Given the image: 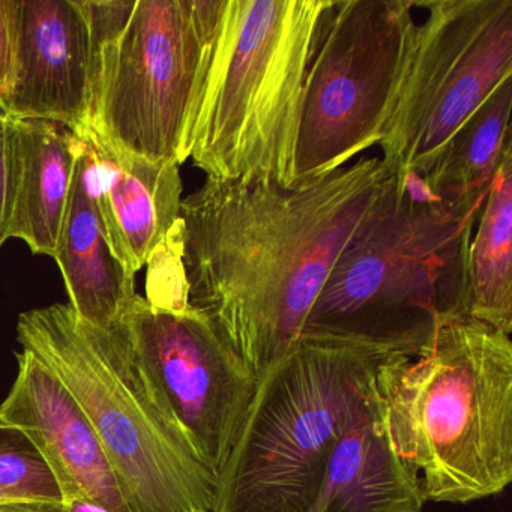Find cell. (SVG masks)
<instances>
[{
    "mask_svg": "<svg viewBox=\"0 0 512 512\" xmlns=\"http://www.w3.org/2000/svg\"><path fill=\"white\" fill-rule=\"evenodd\" d=\"M394 169L359 158L310 184H205L182 199L172 239L176 302L202 313L257 380L301 338L341 251Z\"/></svg>",
    "mask_w": 512,
    "mask_h": 512,
    "instance_id": "6da1fadb",
    "label": "cell"
},
{
    "mask_svg": "<svg viewBox=\"0 0 512 512\" xmlns=\"http://www.w3.org/2000/svg\"><path fill=\"white\" fill-rule=\"evenodd\" d=\"M485 200L443 202L421 175L394 169L370 220L329 272L299 340L409 358L427 352L443 326L467 319V248Z\"/></svg>",
    "mask_w": 512,
    "mask_h": 512,
    "instance_id": "7a4b0ae2",
    "label": "cell"
},
{
    "mask_svg": "<svg viewBox=\"0 0 512 512\" xmlns=\"http://www.w3.org/2000/svg\"><path fill=\"white\" fill-rule=\"evenodd\" d=\"M119 328L203 466L218 478L241 433L257 379L190 305L137 295Z\"/></svg>",
    "mask_w": 512,
    "mask_h": 512,
    "instance_id": "30bf717a",
    "label": "cell"
},
{
    "mask_svg": "<svg viewBox=\"0 0 512 512\" xmlns=\"http://www.w3.org/2000/svg\"><path fill=\"white\" fill-rule=\"evenodd\" d=\"M28 502L59 505L62 494L31 440L0 424V505Z\"/></svg>",
    "mask_w": 512,
    "mask_h": 512,
    "instance_id": "d6986e66",
    "label": "cell"
},
{
    "mask_svg": "<svg viewBox=\"0 0 512 512\" xmlns=\"http://www.w3.org/2000/svg\"><path fill=\"white\" fill-rule=\"evenodd\" d=\"M14 203V170L10 118L0 112V247L10 239Z\"/></svg>",
    "mask_w": 512,
    "mask_h": 512,
    "instance_id": "ffe728a7",
    "label": "cell"
},
{
    "mask_svg": "<svg viewBox=\"0 0 512 512\" xmlns=\"http://www.w3.org/2000/svg\"><path fill=\"white\" fill-rule=\"evenodd\" d=\"M512 79L499 86L451 137L433 166L421 175L437 199L448 203L485 200L503 152L512 146Z\"/></svg>",
    "mask_w": 512,
    "mask_h": 512,
    "instance_id": "ac0fdd59",
    "label": "cell"
},
{
    "mask_svg": "<svg viewBox=\"0 0 512 512\" xmlns=\"http://www.w3.org/2000/svg\"><path fill=\"white\" fill-rule=\"evenodd\" d=\"M385 356L299 340L257 380L212 512H310L338 439L376 397Z\"/></svg>",
    "mask_w": 512,
    "mask_h": 512,
    "instance_id": "52a82bcc",
    "label": "cell"
},
{
    "mask_svg": "<svg viewBox=\"0 0 512 512\" xmlns=\"http://www.w3.org/2000/svg\"><path fill=\"white\" fill-rule=\"evenodd\" d=\"M98 209L110 247L128 274L151 262L170 242L182 205L181 164L122 154L86 131Z\"/></svg>",
    "mask_w": 512,
    "mask_h": 512,
    "instance_id": "4fadbf2b",
    "label": "cell"
},
{
    "mask_svg": "<svg viewBox=\"0 0 512 512\" xmlns=\"http://www.w3.org/2000/svg\"><path fill=\"white\" fill-rule=\"evenodd\" d=\"M398 455L425 502L469 503L512 481V341L478 320L443 326L416 358L388 355L376 376Z\"/></svg>",
    "mask_w": 512,
    "mask_h": 512,
    "instance_id": "3957f363",
    "label": "cell"
},
{
    "mask_svg": "<svg viewBox=\"0 0 512 512\" xmlns=\"http://www.w3.org/2000/svg\"><path fill=\"white\" fill-rule=\"evenodd\" d=\"M0 512H58V505L52 503H8L0 506Z\"/></svg>",
    "mask_w": 512,
    "mask_h": 512,
    "instance_id": "603a6c76",
    "label": "cell"
},
{
    "mask_svg": "<svg viewBox=\"0 0 512 512\" xmlns=\"http://www.w3.org/2000/svg\"><path fill=\"white\" fill-rule=\"evenodd\" d=\"M19 373L0 404V424L22 431L53 473L62 499L86 497L131 512L94 427L67 386L34 353H17Z\"/></svg>",
    "mask_w": 512,
    "mask_h": 512,
    "instance_id": "7c38bea8",
    "label": "cell"
},
{
    "mask_svg": "<svg viewBox=\"0 0 512 512\" xmlns=\"http://www.w3.org/2000/svg\"><path fill=\"white\" fill-rule=\"evenodd\" d=\"M379 146L398 172L424 175L451 137L512 79V0H425Z\"/></svg>",
    "mask_w": 512,
    "mask_h": 512,
    "instance_id": "9c48e42d",
    "label": "cell"
},
{
    "mask_svg": "<svg viewBox=\"0 0 512 512\" xmlns=\"http://www.w3.org/2000/svg\"><path fill=\"white\" fill-rule=\"evenodd\" d=\"M91 28L89 130L122 154L182 164L227 0H80Z\"/></svg>",
    "mask_w": 512,
    "mask_h": 512,
    "instance_id": "5b68a950",
    "label": "cell"
},
{
    "mask_svg": "<svg viewBox=\"0 0 512 512\" xmlns=\"http://www.w3.org/2000/svg\"><path fill=\"white\" fill-rule=\"evenodd\" d=\"M58 512H112L104 506L98 505L94 500L86 497H71L62 499L58 505Z\"/></svg>",
    "mask_w": 512,
    "mask_h": 512,
    "instance_id": "7402d4cb",
    "label": "cell"
},
{
    "mask_svg": "<svg viewBox=\"0 0 512 512\" xmlns=\"http://www.w3.org/2000/svg\"><path fill=\"white\" fill-rule=\"evenodd\" d=\"M17 337L88 416L131 512H212L217 476L194 455L121 328L104 331L55 304L23 313Z\"/></svg>",
    "mask_w": 512,
    "mask_h": 512,
    "instance_id": "277c9868",
    "label": "cell"
},
{
    "mask_svg": "<svg viewBox=\"0 0 512 512\" xmlns=\"http://www.w3.org/2000/svg\"><path fill=\"white\" fill-rule=\"evenodd\" d=\"M413 0H334L302 95L293 187L379 145L412 53Z\"/></svg>",
    "mask_w": 512,
    "mask_h": 512,
    "instance_id": "ba28073f",
    "label": "cell"
},
{
    "mask_svg": "<svg viewBox=\"0 0 512 512\" xmlns=\"http://www.w3.org/2000/svg\"><path fill=\"white\" fill-rule=\"evenodd\" d=\"M421 476L398 455L379 391L341 434L310 512H421Z\"/></svg>",
    "mask_w": 512,
    "mask_h": 512,
    "instance_id": "5bb4252c",
    "label": "cell"
},
{
    "mask_svg": "<svg viewBox=\"0 0 512 512\" xmlns=\"http://www.w3.org/2000/svg\"><path fill=\"white\" fill-rule=\"evenodd\" d=\"M53 259L61 269L71 308L77 316L104 331H116L136 299V277L128 274L110 247L95 197L86 143L74 170Z\"/></svg>",
    "mask_w": 512,
    "mask_h": 512,
    "instance_id": "9a60e30c",
    "label": "cell"
},
{
    "mask_svg": "<svg viewBox=\"0 0 512 512\" xmlns=\"http://www.w3.org/2000/svg\"><path fill=\"white\" fill-rule=\"evenodd\" d=\"M0 506H4V505H0Z\"/></svg>",
    "mask_w": 512,
    "mask_h": 512,
    "instance_id": "cb8c5ba5",
    "label": "cell"
},
{
    "mask_svg": "<svg viewBox=\"0 0 512 512\" xmlns=\"http://www.w3.org/2000/svg\"><path fill=\"white\" fill-rule=\"evenodd\" d=\"M92 40L80 0H16L13 86L0 112L89 130Z\"/></svg>",
    "mask_w": 512,
    "mask_h": 512,
    "instance_id": "8fae6325",
    "label": "cell"
},
{
    "mask_svg": "<svg viewBox=\"0 0 512 512\" xmlns=\"http://www.w3.org/2000/svg\"><path fill=\"white\" fill-rule=\"evenodd\" d=\"M466 259L467 319L512 332V146L503 152Z\"/></svg>",
    "mask_w": 512,
    "mask_h": 512,
    "instance_id": "e0dca14e",
    "label": "cell"
},
{
    "mask_svg": "<svg viewBox=\"0 0 512 512\" xmlns=\"http://www.w3.org/2000/svg\"><path fill=\"white\" fill-rule=\"evenodd\" d=\"M14 203L10 238L55 257L85 143L56 122L10 118Z\"/></svg>",
    "mask_w": 512,
    "mask_h": 512,
    "instance_id": "2e32d148",
    "label": "cell"
},
{
    "mask_svg": "<svg viewBox=\"0 0 512 512\" xmlns=\"http://www.w3.org/2000/svg\"><path fill=\"white\" fill-rule=\"evenodd\" d=\"M16 65V0H0V106L7 100Z\"/></svg>",
    "mask_w": 512,
    "mask_h": 512,
    "instance_id": "44dd1931",
    "label": "cell"
},
{
    "mask_svg": "<svg viewBox=\"0 0 512 512\" xmlns=\"http://www.w3.org/2000/svg\"><path fill=\"white\" fill-rule=\"evenodd\" d=\"M334 0H227L191 139L206 178L293 187L311 59Z\"/></svg>",
    "mask_w": 512,
    "mask_h": 512,
    "instance_id": "8992f818",
    "label": "cell"
}]
</instances>
